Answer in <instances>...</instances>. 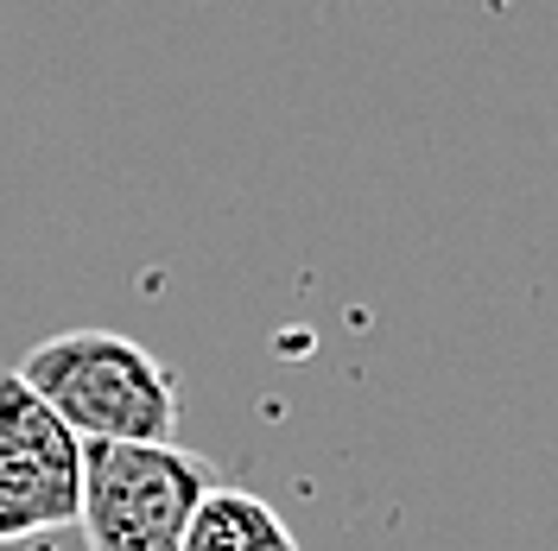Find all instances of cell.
Instances as JSON below:
<instances>
[{"label":"cell","mask_w":558,"mask_h":551,"mask_svg":"<svg viewBox=\"0 0 558 551\" xmlns=\"http://www.w3.org/2000/svg\"><path fill=\"white\" fill-rule=\"evenodd\" d=\"M222 482L178 444H83V539L89 551H184V532Z\"/></svg>","instance_id":"2"},{"label":"cell","mask_w":558,"mask_h":551,"mask_svg":"<svg viewBox=\"0 0 558 551\" xmlns=\"http://www.w3.org/2000/svg\"><path fill=\"white\" fill-rule=\"evenodd\" d=\"M83 526V438L20 368H0V546Z\"/></svg>","instance_id":"3"},{"label":"cell","mask_w":558,"mask_h":551,"mask_svg":"<svg viewBox=\"0 0 558 551\" xmlns=\"http://www.w3.org/2000/svg\"><path fill=\"white\" fill-rule=\"evenodd\" d=\"M184 551H305V546L267 494L216 482L204 494L197 519H191V532H184Z\"/></svg>","instance_id":"4"},{"label":"cell","mask_w":558,"mask_h":551,"mask_svg":"<svg viewBox=\"0 0 558 551\" xmlns=\"http://www.w3.org/2000/svg\"><path fill=\"white\" fill-rule=\"evenodd\" d=\"M20 375L83 444H178V375L121 330H58L20 362Z\"/></svg>","instance_id":"1"}]
</instances>
